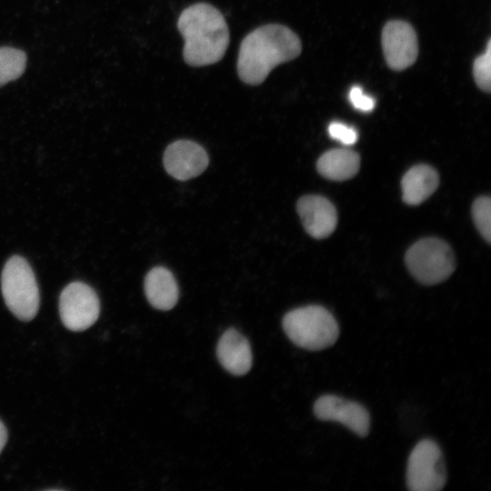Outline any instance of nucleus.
<instances>
[{"instance_id":"obj_12","label":"nucleus","mask_w":491,"mask_h":491,"mask_svg":"<svg viewBox=\"0 0 491 491\" xmlns=\"http://www.w3.org/2000/svg\"><path fill=\"white\" fill-rule=\"evenodd\" d=\"M216 356L221 366L235 376L246 375L253 363L248 340L234 328L227 329L221 336L216 346Z\"/></svg>"},{"instance_id":"obj_11","label":"nucleus","mask_w":491,"mask_h":491,"mask_svg":"<svg viewBox=\"0 0 491 491\" xmlns=\"http://www.w3.org/2000/svg\"><path fill=\"white\" fill-rule=\"evenodd\" d=\"M296 211L306 231L314 238L327 237L336 226V210L324 196L315 195L302 196L297 201Z\"/></svg>"},{"instance_id":"obj_17","label":"nucleus","mask_w":491,"mask_h":491,"mask_svg":"<svg viewBox=\"0 0 491 491\" xmlns=\"http://www.w3.org/2000/svg\"><path fill=\"white\" fill-rule=\"evenodd\" d=\"M472 216L475 225L480 235L491 241V200L488 196H481L475 200L472 205Z\"/></svg>"},{"instance_id":"obj_10","label":"nucleus","mask_w":491,"mask_h":491,"mask_svg":"<svg viewBox=\"0 0 491 491\" xmlns=\"http://www.w3.org/2000/svg\"><path fill=\"white\" fill-rule=\"evenodd\" d=\"M163 163L166 172L174 178L185 181L201 175L209 159L205 150L190 140H177L165 150Z\"/></svg>"},{"instance_id":"obj_16","label":"nucleus","mask_w":491,"mask_h":491,"mask_svg":"<svg viewBox=\"0 0 491 491\" xmlns=\"http://www.w3.org/2000/svg\"><path fill=\"white\" fill-rule=\"evenodd\" d=\"M26 66V55L14 47H0V86L19 78Z\"/></svg>"},{"instance_id":"obj_4","label":"nucleus","mask_w":491,"mask_h":491,"mask_svg":"<svg viewBox=\"0 0 491 491\" xmlns=\"http://www.w3.org/2000/svg\"><path fill=\"white\" fill-rule=\"evenodd\" d=\"M1 290L8 309L21 321H31L37 314L40 296L35 274L20 256L10 257L1 276Z\"/></svg>"},{"instance_id":"obj_20","label":"nucleus","mask_w":491,"mask_h":491,"mask_svg":"<svg viewBox=\"0 0 491 491\" xmlns=\"http://www.w3.org/2000/svg\"><path fill=\"white\" fill-rule=\"evenodd\" d=\"M349 100L353 106L363 112H370L375 107V100L363 93L360 86H353L349 92Z\"/></svg>"},{"instance_id":"obj_13","label":"nucleus","mask_w":491,"mask_h":491,"mask_svg":"<svg viewBox=\"0 0 491 491\" xmlns=\"http://www.w3.org/2000/svg\"><path fill=\"white\" fill-rule=\"evenodd\" d=\"M144 290L149 304L158 310L172 309L179 296L174 275L164 266H155L146 274Z\"/></svg>"},{"instance_id":"obj_3","label":"nucleus","mask_w":491,"mask_h":491,"mask_svg":"<svg viewBox=\"0 0 491 491\" xmlns=\"http://www.w3.org/2000/svg\"><path fill=\"white\" fill-rule=\"evenodd\" d=\"M282 326L296 346L309 351L330 347L339 336V326L334 316L317 305L287 312L283 317Z\"/></svg>"},{"instance_id":"obj_7","label":"nucleus","mask_w":491,"mask_h":491,"mask_svg":"<svg viewBox=\"0 0 491 491\" xmlns=\"http://www.w3.org/2000/svg\"><path fill=\"white\" fill-rule=\"evenodd\" d=\"M59 314L67 329L84 331L93 326L99 316V298L88 285L83 282L70 283L61 292Z\"/></svg>"},{"instance_id":"obj_1","label":"nucleus","mask_w":491,"mask_h":491,"mask_svg":"<svg viewBox=\"0 0 491 491\" xmlns=\"http://www.w3.org/2000/svg\"><path fill=\"white\" fill-rule=\"evenodd\" d=\"M301 50V41L290 28L279 24L264 25L240 44L238 76L246 85H258L276 65L296 58Z\"/></svg>"},{"instance_id":"obj_6","label":"nucleus","mask_w":491,"mask_h":491,"mask_svg":"<svg viewBox=\"0 0 491 491\" xmlns=\"http://www.w3.org/2000/svg\"><path fill=\"white\" fill-rule=\"evenodd\" d=\"M446 483V470L439 446L431 439L419 441L407 460V488L411 491H438Z\"/></svg>"},{"instance_id":"obj_8","label":"nucleus","mask_w":491,"mask_h":491,"mask_svg":"<svg viewBox=\"0 0 491 491\" xmlns=\"http://www.w3.org/2000/svg\"><path fill=\"white\" fill-rule=\"evenodd\" d=\"M382 47L387 65L393 70H404L412 65L417 57L416 31L405 21H389L382 31Z\"/></svg>"},{"instance_id":"obj_5","label":"nucleus","mask_w":491,"mask_h":491,"mask_svg":"<svg viewBox=\"0 0 491 491\" xmlns=\"http://www.w3.org/2000/svg\"><path fill=\"white\" fill-rule=\"evenodd\" d=\"M405 259L410 274L426 286L445 281L456 268L451 247L438 238L417 241L407 250Z\"/></svg>"},{"instance_id":"obj_19","label":"nucleus","mask_w":491,"mask_h":491,"mask_svg":"<svg viewBox=\"0 0 491 491\" xmlns=\"http://www.w3.org/2000/svg\"><path fill=\"white\" fill-rule=\"evenodd\" d=\"M329 135L346 145H351L357 140V133L353 128L340 122H333L328 126Z\"/></svg>"},{"instance_id":"obj_21","label":"nucleus","mask_w":491,"mask_h":491,"mask_svg":"<svg viewBox=\"0 0 491 491\" xmlns=\"http://www.w3.org/2000/svg\"><path fill=\"white\" fill-rule=\"evenodd\" d=\"M7 440V430L5 425L0 420V453L3 450Z\"/></svg>"},{"instance_id":"obj_2","label":"nucleus","mask_w":491,"mask_h":491,"mask_svg":"<svg viewBox=\"0 0 491 491\" xmlns=\"http://www.w3.org/2000/svg\"><path fill=\"white\" fill-rule=\"evenodd\" d=\"M177 28L185 41L183 57L187 65H213L225 54L229 29L223 15L210 4L196 3L184 9Z\"/></svg>"},{"instance_id":"obj_9","label":"nucleus","mask_w":491,"mask_h":491,"mask_svg":"<svg viewBox=\"0 0 491 491\" xmlns=\"http://www.w3.org/2000/svg\"><path fill=\"white\" fill-rule=\"evenodd\" d=\"M313 411L317 419L339 422L360 437L369 433V413L357 402L324 395L315 402Z\"/></svg>"},{"instance_id":"obj_18","label":"nucleus","mask_w":491,"mask_h":491,"mask_svg":"<svg viewBox=\"0 0 491 491\" xmlns=\"http://www.w3.org/2000/svg\"><path fill=\"white\" fill-rule=\"evenodd\" d=\"M473 76L477 86L489 92L491 88V41L488 40L485 53L476 57L473 65Z\"/></svg>"},{"instance_id":"obj_15","label":"nucleus","mask_w":491,"mask_h":491,"mask_svg":"<svg viewBox=\"0 0 491 491\" xmlns=\"http://www.w3.org/2000/svg\"><path fill=\"white\" fill-rule=\"evenodd\" d=\"M359 166L358 154L345 148L326 152L316 163L319 174L334 181H344L353 177L357 173Z\"/></svg>"},{"instance_id":"obj_14","label":"nucleus","mask_w":491,"mask_h":491,"mask_svg":"<svg viewBox=\"0 0 491 491\" xmlns=\"http://www.w3.org/2000/svg\"><path fill=\"white\" fill-rule=\"evenodd\" d=\"M438 183V175L433 167L426 165H415L402 178L403 200L407 205H419L436 191Z\"/></svg>"}]
</instances>
